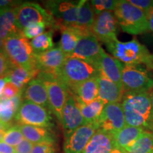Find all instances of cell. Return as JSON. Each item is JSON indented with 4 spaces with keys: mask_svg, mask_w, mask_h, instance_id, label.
<instances>
[{
    "mask_svg": "<svg viewBox=\"0 0 153 153\" xmlns=\"http://www.w3.org/2000/svg\"><path fill=\"white\" fill-rule=\"evenodd\" d=\"M121 104L126 126L141 128L153 126V107L150 94L126 92Z\"/></svg>",
    "mask_w": 153,
    "mask_h": 153,
    "instance_id": "1",
    "label": "cell"
},
{
    "mask_svg": "<svg viewBox=\"0 0 153 153\" xmlns=\"http://www.w3.org/2000/svg\"><path fill=\"white\" fill-rule=\"evenodd\" d=\"M106 45L113 57L125 65L139 66L144 64L153 70V55L136 38L126 42L117 39Z\"/></svg>",
    "mask_w": 153,
    "mask_h": 153,
    "instance_id": "2",
    "label": "cell"
},
{
    "mask_svg": "<svg viewBox=\"0 0 153 153\" xmlns=\"http://www.w3.org/2000/svg\"><path fill=\"white\" fill-rule=\"evenodd\" d=\"M99 69L92 64L76 57H67L62 67L58 78L72 92L87 80L98 77Z\"/></svg>",
    "mask_w": 153,
    "mask_h": 153,
    "instance_id": "3",
    "label": "cell"
},
{
    "mask_svg": "<svg viewBox=\"0 0 153 153\" xmlns=\"http://www.w3.org/2000/svg\"><path fill=\"white\" fill-rule=\"evenodd\" d=\"M114 14L120 28L125 33L140 35L150 31L146 13L128 0L118 1Z\"/></svg>",
    "mask_w": 153,
    "mask_h": 153,
    "instance_id": "4",
    "label": "cell"
},
{
    "mask_svg": "<svg viewBox=\"0 0 153 153\" xmlns=\"http://www.w3.org/2000/svg\"><path fill=\"white\" fill-rule=\"evenodd\" d=\"M4 51L13 64L28 71H39L36 66L35 53L30 42L22 33L5 40Z\"/></svg>",
    "mask_w": 153,
    "mask_h": 153,
    "instance_id": "5",
    "label": "cell"
},
{
    "mask_svg": "<svg viewBox=\"0 0 153 153\" xmlns=\"http://www.w3.org/2000/svg\"><path fill=\"white\" fill-rule=\"evenodd\" d=\"M16 23L19 29L22 30L28 26L36 23H45L48 28L55 30L56 22L46 9L39 4L24 2L16 7Z\"/></svg>",
    "mask_w": 153,
    "mask_h": 153,
    "instance_id": "6",
    "label": "cell"
},
{
    "mask_svg": "<svg viewBox=\"0 0 153 153\" xmlns=\"http://www.w3.org/2000/svg\"><path fill=\"white\" fill-rule=\"evenodd\" d=\"M37 77L41 79L45 85L51 111L61 123L63 108L70 90L57 76L40 72Z\"/></svg>",
    "mask_w": 153,
    "mask_h": 153,
    "instance_id": "7",
    "label": "cell"
},
{
    "mask_svg": "<svg viewBox=\"0 0 153 153\" xmlns=\"http://www.w3.org/2000/svg\"><path fill=\"white\" fill-rule=\"evenodd\" d=\"M51 111L24 100L15 117V120L19 125H29L51 128L53 126Z\"/></svg>",
    "mask_w": 153,
    "mask_h": 153,
    "instance_id": "8",
    "label": "cell"
},
{
    "mask_svg": "<svg viewBox=\"0 0 153 153\" xmlns=\"http://www.w3.org/2000/svg\"><path fill=\"white\" fill-rule=\"evenodd\" d=\"M79 1H48L45 2L46 10L55 19V30L62 26L73 28L77 20Z\"/></svg>",
    "mask_w": 153,
    "mask_h": 153,
    "instance_id": "9",
    "label": "cell"
},
{
    "mask_svg": "<svg viewBox=\"0 0 153 153\" xmlns=\"http://www.w3.org/2000/svg\"><path fill=\"white\" fill-rule=\"evenodd\" d=\"M122 83L124 93H148L153 88V79L146 70L139 66H123Z\"/></svg>",
    "mask_w": 153,
    "mask_h": 153,
    "instance_id": "10",
    "label": "cell"
},
{
    "mask_svg": "<svg viewBox=\"0 0 153 153\" xmlns=\"http://www.w3.org/2000/svg\"><path fill=\"white\" fill-rule=\"evenodd\" d=\"M118 21L112 11H104L96 15L91 32L99 41L106 44L117 40Z\"/></svg>",
    "mask_w": 153,
    "mask_h": 153,
    "instance_id": "11",
    "label": "cell"
},
{
    "mask_svg": "<svg viewBox=\"0 0 153 153\" xmlns=\"http://www.w3.org/2000/svg\"><path fill=\"white\" fill-rule=\"evenodd\" d=\"M99 129L114 133L126 126L121 103H108L105 105L97 121Z\"/></svg>",
    "mask_w": 153,
    "mask_h": 153,
    "instance_id": "12",
    "label": "cell"
},
{
    "mask_svg": "<svg viewBox=\"0 0 153 153\" xmlns=\"http://www.w3.org/2000/svg\"><path fill=\"white\" fill-rule=\"evenodd\" d=\"M99 129L97 123H87L80 126L65 137V153H83L91 137Z\"/></svg>",
    "mask_w": 153,
    "mask_h": 153,
    "instance_id": "13",
    "label": "cell"
},
{
    "mask_svg": "<svg viewBox=\"0 0 153 153\" xmlns=\"http://www.w3.org/2000/svg\"><path fill=\"white\" fill-rule=\"evenodd\" d=\"M61 123L65 137L70 135L80 126L86 124L75 96L70 91L63 108Z\"/></svg>",
    "mask_w": 153,
    "mask_h": 153,
    "instance_id": "14",
    "label": "cell"
},
{
    "mask_svg": "<svg viewBox=\"0 0 153 153\" xmlns=\"http://www.w3.org/2000/svg\"><path fill=\"white\" fill-rule=\"evenodd\" d=\"M35 56L36 66L40 72L57 76L67 59V56L60 47H54L45 52L35 53Z\"/></svg>",
    "mask_w": 153,
    "mask_h": 153,
    "instance_id": "15",
    "label": "cell"
},
{
    "mask_svg": "<svg viewBox=\"0 0 153 153\" xmlns=\"http://www.w3.org/2000/svg\"><path fill=\"white\" fill-rule=\"evenodd\" d=\"M102 50L98 39L93 34L82 36L71 57L85 60L97 68Z\"/></svg>",
    "mask_w": 153,
    "mask_h": 153,
    "instance_id": "16",
    "label": "cell"
},
{
    "mask_svg": "<svg viewBox=\"0 0 153 153\" xmlns=\"http://www.w3.org/2000/svg\"><path fill=\"white\" fill-rule=\"evenodd\" d=\"M97 68L101 75L111 80L118 85L123 87L122 71L123 65L122 62L109 54H107L104 49L101 51V57L97 63Z\"/></svg>",
    "mask_w": 153,
    "mask_h": 153,
    "instance_id": "17",
    "label": "cell"
},
{
    "mask_svg": "<svg viewBox=\"0 0 153 153\" xmlns=\"http://www.w3.org/2000/svg\"><path fill=\"white\" fill-rule=\"evenodd\" d=\"M23 98L51 111L46 87L38 77L31 80L24 88Z\"/></svg>",
    "mask_w": 153,
    "mask_h": 153,
    "instance_id": "18",
    "label": "cell"
},
{
    "mask_svg": "<svg viewBox=\"0 0 153 153\" xmlns=\"http://www.w3.org/2000/svg\"><path fill=\"white\" fill-rule=\"evenodd\" d=\"M115 148L113 134L99 129L91 137L83 153H110Z\"/></svg>",
    "mask_w": 153,
    "mask_h": 153,
    "instance_id": "19",
    "label": "cell"
},
{
    "mask_svg": "<svg viewBox=\"0 0 153 153\" xmlns=\"http://www.w3.org/2000/svg\"><path fill=\"white\" fill-rule=\"evenodd\" d=\"M99 98L108 103H118L123 99V88L100 74L98 77Z\"/></svg>",
    "mask_w": 153,
    "mask_h": 153,
    "instance_id": "20",
    "label": "cell"
},
{
    "mask_svg": "<svg viewBox=\"0 0 153 153\" xmlns=\"http://www.w3.org/2000/svg\"><path fill=\"white\" fill-rule=\"evenodd\" d=\"M95 18L96 14L91 2L85 0L80 1L77 20L73 28L81 32L83 36L93 34L91 28L94 23Z\"/></svg>",
    "mask_w": 153,
    "mask_h": 153,
    "instance_id": "21",
    "label": "cell"
},
{
    "mask_svg": "<svg viewBox=\"0 0 153 153\" xmlns=\"http://www.w3.org/2000/svg\"><path fill=\"white\" fill-rule=\"evenodd\" d=\"M15 9H0V37L4 41L22 33L16 26Z\"/></svg>",
    "mask_w": 153,
    "mask_h": 153,
    "instance_id": "22",
    "label": "cell"
},
{
    "mask_svg": "<svg viewBox=\"0 0 153 153\" xmlns=\"http://www.w3.org/2000/svg\"><path fill=\"white\" fill-rule=\"evenodd\" d=\"M144 131L141 128L126 126L123 128L113 133L115 147L127 151L143 135Z\"/></svg>",
    "mask_w": 153,
    "mask_h": 153,
    "instance_id": "23",
    "label": "cell"
},
{
    "mask_svg": "<svg viewBox=\"0 0 153 153\" xmlns=\"http://www.w3.org/2000/svg\"><path fill=\"white\" fill-rule=\"evenodd\" d=\"M19 128L24 138L33 144L36 145L45 141H55V135L48 128L29 125H19Z\"/></svg>",
    "mask_w": 153,
    "mask_h": 153,
    "instance_id": "24",
    "label": "cell"
},
{
    "mask_svg": "<svg viewBox=\"0 0 153 153\" xmlns=\"http://www.w3.org/2000/svg\"><path fill=\"white\" fill-rule=\"evenodd\" d=\"M61 31V38L59 47L67 57H71L82 34L76 28L62 26L59 29Z\"/></svg>",
    "mask_w": 153,
    "mask_h": 153,
    "instance_id": "25",
    "label": "cell"
},
{
    "mask_svg": "<svg viewBox=\"0 0 153 153\" xmlns=\"http://www.w3.org/2000/svg\"><path fill=\"white\" fill-rule=\"evenodd\" d=\"M39 73L40 71H28L13 64L6 76L8 77L9 82L14 85L20 90H22L31 80L38 76Z\"/></svg>",
    "mask_w": 153,
    "mask_h": 153,
    "instance_id": "26",
    "label": "cell"
},
{
    "mask_svg": "<svg viewBox=\"0 0 153 153\" xmlns=\"http://www.w3.org/2000/svg\"><path fill=\"white\" fill-rule=\"evenodd\" d=\"M78 100L89 104L99 98V85L97 77L87 80L76 88L73 92Z\"/></svg>",
    "mask_w": 153,
    "mask_h": 153,
    "instance_id": "27",
    "label": "cell"
},
{
    "mask_svg": "<svg viewBox=\"0 0 153 153\" xmlns=\"http://www.w3.org/2000/svg\"><path fill=\"white\" fill-rule=\"evenodd\" d=\"M75 96V95H74ZM78 106L85 120L87 123H97L101 112L107 103L100 98H98L89 104H85L76 99Z\"/></svg>",
    "mask_w": 153,
    "mask_h": 153,
    "instance_id": "28",
    "label": "cell"
},
{
    "mask_svg": "<svg viewBox=\"0 0 153 153\" xmlns=\"http://www.w3.org/2000/svg\"><path fill=\"white\" fill-rule=\"evenodd\" d=\"M127 153H152L153 152V133L144 131Z\"/></svg>",
    "mask_w": 153,
    "mask_h": 153,
    "instance_id": "29",
    "label": "cell"
},
{
    "mask_svg": "<svg viewBox=\"0 0 153 153\" xmlns=\"http://www.w3.org/2000/svg\"><path fill=\"white\" fill-rule=\"evenodd\" d=\"M53 30H51L32 39L30 42L34 53H43L53 48L54 43L53 41Z\"/></svg>",
    "mask_w": 153,
    "mask_h": 153,
    "instance_id": "30",
    "label": "cell"
},
{
    "mask_svg": "<svg viewBox=\"0 0 153 153\" xmlns=\"http://www.w3.org/2000/svg\"><path fill=\"white\" fill-rule=\"evenodd\" d=\"M16 112L11 99L4 98L1 96L0 98V120L4 123L12 126L13 120H15Z\"/></svg>",
    "mask_w": 153,
    "mask_h": 153,
    "instance_id": "31",
    "label": "cell"
},
{
    "mask_svg": "<svg viewBox=\"0 0 153 153\" xmlns=\"http://www.w3.org/2000/svg\"><path fill=\"white\" fill-rule=\"evenodd\" d=\"M24 140V136L21 131L19 125H13L5 131L3 141L11 146L16 147Z\"/></svg>",
    "mask_w": 153,
    "mask_h": 153,
    "instance_id": "32",
    "label": "cell"
},
{
    "mask_svg": "<svg viewBox=\"0 0 153 153\" xmlns=\"http://www.w3.org/2000/svg\"><path fill=\"white\" fill-rule=\"evenodd\" d=\"M118 0H93L91 1L96 15L101 14L104 11H115L118 4Z\"/></svg>",
    "mask_w": 153,
    "mask_h": 153,
    "instance_id": "33",
    "label": "cell"
},
{
    "mask_svg": "<svg viewBox=\"0 0 153 153\" xmlns=\"http://www.w3.org/2000/svg\"><path fill=\"white\" fill-rule=\"evenodd\" d=\"M47 25L45 23H36L32 24L22 30V34L27 39H33L43 33Z\"/></svg>",
    "mask_w": 153,
    "mask_h": 153,
    "instance_id": "34",
    "label": "cell"
},
{
    "mask_svg": "<svg viewBox=\"0 0 153 153\" xmlns=\"http://www.w3.org/2000/svg\"><path fill=\"white\" fill-rule=\"evenodd\" d=\"M13 63L9 60L4 51H0V78L7 75Z\"/></svg>",
    "mask_w": 153,
    "mask_h": 153,
    "instance_id": "35",
    "label": "cell"
},
{
    "mask_svg": "<svg viewBox=\"0 0 153 153\" xmlns=\"http://www.w3.org/2000/svg\"><path fill=\"white\" fill-rule=\"evenodd\" d=\"M32 153H55V142L45 141L34 145Z\"/></svg>",
    "mask_w": 153,
    "mask_h": 153,
    "instance_id": "36",
    "label": "cell"
},
{
    "mask_svg": "<svg viewBox=\"0 0 153 153\" xmlns=\"http://www.w3.org/2000/svg\"><path fill=\"white\" fill-rule=\"evenodd\" d=\"M20 91V89H18L14 85H13L11 82H8L5 85L4 89L3 90L2 97H4V98L10 99L15 97V96H16Z\"/></svg>",
    "mask_w": 153,
    "mask_h": 153,
    "instance_id": "37",
    "label": "cell"
},
{
    "mask_svg": "<svg viewBox=\"0 0 153 153\" xmlns=\"http://www.w3.org/2000/svg\"><path fill=\"white\" fill-rule=\"evenodd\" d=\"M128 1L135 7L144 11L145 13L153 7L152 0H128Z\"/></svg>",
    "mask_w": 153,
    "mask_h": 153,
    "instance_id": "38",
    "label": "cell"
},
{
    "mask_svg": "<svg viewBox=\"0 0 153 153\" xmlns=\"http://www.w3.org/2000/svg\"><path fill=\"white\" fill-rule=\"evenodd\" d=\"M20 1H11V0H0V9L16 8L22 4Z\"/></svg>",
    "mask_w": 153,
    "mask_h": 153,
    "instance_id": "39",
    "label": "cell"
},
{
    "mask_svg": "<svg viewBox=\"0 0 153 153\" xmlns=\"http://www.w3.org/2000/svg\"><path fill=\"white\" fill-rule=\"evenodd\" d=\"M0 153H16L15 148L1 141L0 142Z\"/></svg>",
    "mask_w": 153,
    "mask_h": 153,
    "instance_id": "40",
    "label": "cell"
},
{
    "mask_svg": "<svg viewBox=\"0 0 153 153\" xmlns=\"http://www.w3.org/2000/svg\"><path fill=\"white\" fill-rule=\"evenodd\" d=\"M146 15L149 25V28H150V31H152L153 33V7L148 11H147Z\"/></svg>",
    "mask_w": 153,
    "mask_h": 153,
    "instance_id": "41",
    "label": "cell"
},
{
    "mask_svg": "<svg viewBox=\"0 0 153 153\" xmlns=\"http://www.w3.org/2000/svg\"><path fill=\"white\" fill-rule=\"evenodd\" d=\"M9 82V80L8 79V77L7 76H4V77H1L0 78V98L1 97L3 94V90L4 89L5 85H7V83Z\"/></svg>",
    "mask_w": 153,
    "mask_h": 153,
    "instance_id": "42",
    "label": "cell"
},
{
    "mask_svg": "<svg viewBox=\"0 0 153 153\" xmlns=\"http://www.w3.org/2000/svg\"><path fill=\"white\" fill-rule=\"evenodd\" d=\"M10 126L7 125V124L4 123L1 120H0V131H7L9 128H10Z\"/></svg>",
    "mask_w": 153,
    "mask_h": 153,
    "instance_id": "43",
    "label": "cell"
},
{
    "mask_svg": "<svg viewBox=\"0 0 153 153\" xmlns=\"http://www.w3.org/2000/svg\"><path fill=\"white\" fill-rule=\"evenodd\" d=\"M110 153H127L126 151L124 150H122V149L118 148H115L111 150V152Z\"/></svg>",
    "mask_w": 153,
    "mask_h": 153,
    "instance_id": "44",
    "label": "cell"
},
{
    "mask_svg": "<svg viewBox=\"0 0 153 153\" xmlns=\"http://www.w3.org/2000/svg\"><path fill=\"white\" fill-rule=\"evenodd\" d=\"M4 41L0 37V51L4 50Z\"/></svg>",
    "mask_w": 153,
    "mask_h": 153,
    "instance_id": "45",
    "label": "cell"
},
{
    "mask_svg": "<svg viewBox=\"0 0 153 153\" xmlns=\"http://www.w3.org/2000/svg\"><path fill=\"white\" fill-rule=\"evenodd\" d=\"M5 131H0V142L3 140V137L4 135Z\"/></svg>",
    "mask_w": 153,
    "mask_h": 153,
    "instance_id": "46",
    "label": "cell"
},
{
    "mask_svg": "<svg viewBox=\"0 0 153 153\" xmlns=\"http://www.w3.org/2000/svg\"><path fill=\"white\" fill-rule=\"evenodd\" d=\"M150 98H151V101H152V105L153 107V91L151 94H150Z\"/></svg>",
    "mask_w": 153,
    "mask_h": 153,
    "instance_id": "47",
    "label": "cell"
}]
</instances>
